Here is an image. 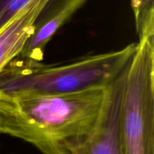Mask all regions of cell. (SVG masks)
Returning a JSON list of instances; mask_svg holds the SVG:
<instances>
[{"instance_id": "obj_1", "label": "cell", "mask_w": 154, "mask_h": 154, "mask_svg": "<svg viewBox=\"0 0 154 154\" xmlns=\"http://www.w3.org/2000/svg\"><path fill=\"white\" fill-rule=\"evenodd\" d=\"M106 88L63 94L0 91V134L21 139L43 154L50 153L92 129Z\"/></svg>"}, {"instance_id": "obj_2", "label": "cell", "mask_w": 154, "mask_h": 154, "mask_svg": "<svg viewBox=\"0 0 154 154\" xmlns=\"http://www.w3.org/2000/svg\"><path fill=\"white\" fill-rule=\"evenodd\" d=\"M136 49L132 42L117 51L57 64L15 57L0 72V91L63 94L106 88L127 68Z\"/></svg>"}, {"instance_id": "obj_3", "label": "cell", "mask_w": 154, "mask_h": 154, "mask_svg": "<svg viewBox=\"0 0 154 154\" xmlns=\"http://www.w3.org/2000/svg\"><path fill=\"white\" fill-rule=\"evenodd\" d=\"M121 133L124 154H154V36L138 41L128 66Z\"/></svg>"}, {"instance_id": "obj_4", "label": "cell", "mask_w": 154, "mask_h": 154, "mask_svg": "<svg viewBox=\"0 0 154 154\" xmlns=\"http://www.w3.org/2000/svg\"><path fill=\"white\" fill-rule=\"evenodd\" d=\"M128 66L105 90L100 114L92 129L48 154H124L121 113Z\"/></svg>"}, {"instance_id": "obj_5", "label": "cell", "mask_w": 154, "mask_h": 154, "mask_svg": "<svg viewBox=\"0 0 154 154\" xmlns=\"http://www.w3.org/2000/svg\"><path fill=\"white\" fill-rule=\"evenodd\" d=\"M87 0H49L39 14L32 36L18 58L42 61L48 42Z\"/></svg>"}, {"instance_id": "obj_6", "label": "cell", "mask_w": 154, "mask_h": 154, "mask_svg": "<svg viewBox=\"0 0 154 154\" xmlns=\"http://www.w3.org/2000/svg\"><path fill=\"white\" fill-rule=\"evenodd\" d=\"M49 0H31L0 31V72L17 57L35 30L36 20Z\"/></svg>"}, {"instance_id": "obj_7", "label": "cell", "mask_w": 154, "mask_h": 154, "mask_svg": "<svg viewBox=\"0 0 154 154\" xmlns=\"http://www.w3.org/2000/svg\"><path fill=\"white\" fill-rule=\"evenodd\" d=\"M131 5L139 40L154 36V0H132Z\"/></svg>"}]
</instances>
